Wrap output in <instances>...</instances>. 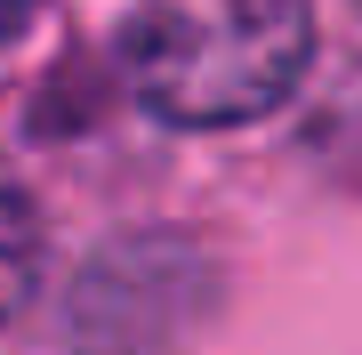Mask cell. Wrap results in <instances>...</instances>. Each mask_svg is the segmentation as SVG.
<instances>
[{"instance_id": "3957f363", "label": "cell", "mask_w": 362, "mask_h": 355, "mask_svg": "<svg viewBox=\"0 0 362 355\" xmlns=\"http://www.w3.org/2000/svg\"><path fill=\"white\" fill-rule=\"evenodd\" d=\"M0 9H25V0H0Z\"/></svg>"}, {"instance_id": "7a4b0ae2", "label": "cell", "mask_w": 362, "mask_h": 355, "mask_svg": "<svg viewBox=\"0 0 362 355\" xmlns=\"http://www.w3.org/2000/svg\"><path fill=\"white\" fill-rule=\"evenodd\" d=\"M40 275V218L25 210V194H0V323L33 299Z\"/></svg>"}, {"instance_id": "6da1fadb", "label": "cell", "mask_w": 362, "mask_h": 355, "mask_svg": "<svg viewBox=\"0 0 362 355\" xmlns=\"http://www.w3.org/2000/svg\"><path fill=\"white\" fill-rule=\"evenodd\" d=\"M314 57L306 0H137L121 73L137 106L177 130H233L298 89Z\"/></svg>"}, {"instance_id": "277c9868", "label": "cell", "mask_w": 362, "mask_h": 355, "mask_svg": "<svg viewBox=\"0 0 362 355\" xmlns=\"http://www.w3.org/2000/svg\"><path fill=\"white\" fill-rule=\"evenodd\" d=\"M354 9H362V0H354Z\"/></svg>"}]
</instances>
